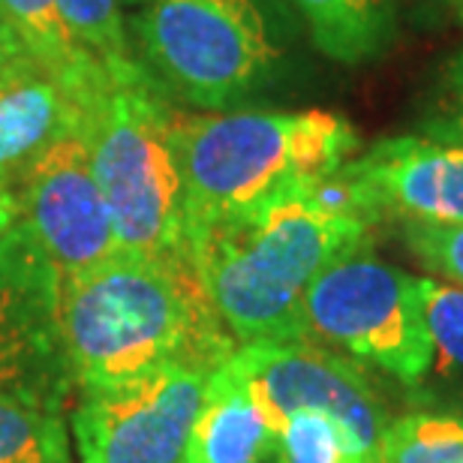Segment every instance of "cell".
Instances as JSON below:
<instances>
[{
	"label": "cell",
	"mask_w": 463,
	"mask_h": 463,
	"mask_svg": "<svg viewBox=\"0 0 463 463\" xmlns=\"http://www.w3.org/2000/svg\"><path fill=\"white\" fill-rule=\"evenodd\" d=\"M268 463H367L335 419L322 412H292L274 428Z\"/></svg>",
	"instance_id": "18"
},
{
	"label": "cell",
	"mask_w": 463,
	"mask_h": 463,
	"mask_svg": "<svg viewBox=\"0 0 463 463\" xmlns=\"http://www.w3.org/2000/svg\"><path fill=\"white\" fill-rule=\"evenodd\" d=\"M27 54H31V52H27L24 45L18 43V36L9 31L4 22H0V79H4L18 61L27 58Z\"/></svg>",
	"instance_id": "23"
},
{
	"label": "cell",
	"mask_w": 463,
	"mask_h": 463,
	"mask_svg": "<svg viewBox=\"0 0 463 463\" xmlns=\"http://www.w3.org/2000/svg\"><path fill=\"white\" fill-rule=\"evenodd\" d=\"M0 463H70L63 415L0 397Z\"/></svg>",
	"instance_id": "16"
},
{
	"label": "cell",
	"mask_w": 463,
	"mask_h": 463,
	"mask_svg": "<svg viewBox=\"0 0 463 463\" xmlns=\"http://www.w3.org/2000/svg\"><path fill=\"white\" fill-rule=\"evenodd\" d=\"M340 172L373 226L463 223V145L421 133L392 136Z\"/></svg>",
	"instance_id": "11"
},
{
	"label": "cell",
	"mask_w": 463,
	"mask_h": 463,
	"mask_svg": "<svg viewBox=\"0 0 463 463\" xmlns=\"http://www.w3.org/2000/svg\"><path fill=\"white\" fill-rule=\"evenodd\" d=\"M232 358L271 428L292 412H322L349 433L367 463H383V439L392 419L367 376L340 352L304 337L238 346Z\"/></svg>",
	"instance_id": "9"
},
{
	"label": "cell",
	"mask_w": 463,
	"mask_h": 463,
	"mask_svg": "<svg viewBox=\"0 0 463 463\" xmlns=\"http://www.w3.org/2000/svg\"><path fill=\"white\" fill-rule=\"evenodd\" d=\"M187 238L298 184L322 181L358 154L361 138L328 109H232L175 115Z\"/></svg>",
	"instance_id": "3"
},
{
	"label": "cell",
	"mask_w": 463,
	"mask_h": 463,
	"mask_svg": "<svg viewBox=\"0 0 463 463\" xmlns=\"http://www.w3.org/2000/svg\"><path fill=\"white\" fill-rule=\"evenodd\" d=\"M271 421L247 376L229 355L208 376L205 397L184 449V463H265L271 458Z\"/></svg>",
	"instance_id": "13"
},
{
	"label": "cell",
	"mask_w": 463,
	"mask_h": 463,
	"mask_svg": "<svg viewBox=\"0 0 463 463\" xmlns=\"http://www.w3.org/2000/svg\"><path fill=\"white\" fill-rule=\"evenodd\" d=\"M326 58L358 67L392 49L401 27L397 0H286Z\"/></svg>",
	"instance_id": "14"
},
{
	"label": "cell",
	"mask_w": 463,
	"mask_h": 463,
	"mask_svg": "<svg viewBox=\"0 0 463 463\" xmlns=\"http://www.w3.org/2000/svg\"><path fill=\"white\" fill-rule=\"evenodd\" d=\"M165 88L136 58L103 61L85 115L90 165L120 250L151 259L190 256L184 181Z\"/></svg>",
	"instance_id": "4"
},
{
	"label": "cell",
	"mask_w": 463,
	"mask_h": 463,
	"mask_svg": "<svg viewBox=\"0 0 463 463\" xmlns=\"http://www.w3.org/2000/svg\"><path fill=\"white\" fill-rule=\"evenodd\" d=\"M76 43L94 58L115 63L129 61L124 0H54Z\"/></svg>",
	"instance_id": "20"
},
{
	"label": "cell",
	"mask_w": 463,
	"mask_h": 463,
	"mask_svg": "<svg viewBox=\"0 0 463 463\" xmlns=\"http://www.w3.org/2000/svg\"><path fill=\"white\" fill-rule=\"evenodd\" d=\"M460 22H463V0H460Z\"/></svg>",
	"instance_id": "26"
},
{
	"label": "cell",
	"mask_w": 463,
	"mask_h": 463,
	"mask_svg": "<svg viewBox=\"0 0 463 463\" xmlns=\"http://www.w3.org/2000/svg\"><path fill=\"white\" fill-rule=\"evenodd\" d=\"M421 317L428 326L433 367L439 373H463V286L419 277Z\"/></svg>",
	"instance_id": "19"
},
{
	"label": "cell",
	"mask_w": 463,
	"mask_h": 463,
	"mask_svg": "<svg viewBox=\"0 0 463 463\" xmlns=\"http://www.w3.org/2000/svg\"><path fill=\"white\" fill-rule=\"evenodd\" d=\"M419 133L463 145V49L442 63L421 99Z\"/></svg>",
	"instance_id": "21"
},
{
	"label": "cell",
	"mask_w": 463,
	"mask_h": 463,
	"mask_svg": "<svg viewBox=\"0 0 463 463\" xmlns=\"http://www.w3.org/2000/svg\"><path fill=\"white\" fill-rule=\"evenodd\" d=\"M147 72L205 112H232L286 76L289 40L271 0H145Z\"/></svg>",
	"instance_id": "5"
},
{
	"label": "cell",
	"mask_w": 463,
	"mask_h": 463,
	"mask_svg": "<svg viewBox=\"0 0 463 463\" xmlns=\"http://www.w3.org/2000/svg\"><path fill=\"white\" fill-rule=\"evenodd\" d=\"M460 0H397V9H410L421 18H442L449 9H455Z\"/></svg>",
	"instance_id": "24"
},
{
	"label": "cell",
	"mask_w": 463,
	"mask_h": 463,
	"mask_svg": "<svg viewBox=\"0 0 463 463\" xmlns=\"http://www.w3.org/2000/svg\"><path fill=\"white\" fill-rule=\"evenodd\" d=\"M340 169L190 232L196 274L238 346L307 337L310 283L340 256L373 244L376 226Z\"/></svg>",
	"instance_id": "1"
},
{
	"label": "cell",
	"mask_w": 463,
	"mask_h": 463,
	"mask_svg": "<svg viewBox=\"0 0 463 463\" xmlns=\"http://www.w3.org/2000/svg\"><path fill=\"white\" fill-rule=\"evenodd\" d=\"M99 72L103 61L70 79L27 54L0 79V187L15 190L36 156L88 115Z\"/></svg>",
	"instance_id": "12"
},
{
	"label": "cell",
	"mask_w": 463,
	"mask_h": 463,
	"mask_svg": "<svg viewBox=\"0 0 463 463\" xmlns=\"http://www.w3.org/2000/svg\"><path fill=\"white\" fill-rule=\"evenodd\" d=\"M383 463H463V415L410 412L388 421Z\"/></svg>",
	"instance_id": "17"
},
{
	"label": "cell",
	"mask_w": 463,
	"mask_h": 463,
	"mask_svg": "<svg viewBox=\"0 0 463 463\" xmlns=\"http://www.w3.org/2000/svg\"><path fill=\"white\" fill-rule=\"evenodd\" d=\"M58 319L79 392L169 367L217 370L238 349L193 256L151 259L120 250L58 280Z\"/></svg>",
	"instance_id": "2"
},
{
	"label": "cell",
	"mask_w": 463,
	"mask_h": 463,
	"mask_svg": "<svg viewBox=\"0 0 463 463\" xmlns=\"http://www.w3.org/2000/svg\"><path fill=\"white\" fill-rule=\"evenodd\" d=\"M214 370L169 367L145 379L79 392L72 442L81 463H184L190 428Z\"/></svg>",
	"instance_id": "8"
},
{
	"label": "cell",
	"mask_w": 463,
	"mask_h": 463,
	"mask_svg": "<svg viewBox=\"0 0 463 463\" xmlns=\"http://www.w3.org/2000/svg\"><path fill=\"white\" fill-rule=\"evenodd\" d=\"M0 397L54 412L79 397L58 319V271L22 220L0 238Z\"/></svg>",
	"instance_id": "7"
},
{
	"label": "cell",
	"mask_w": 463,
	"mask_h": 463,
	"mask_svg": "<svg viewBox=\"0 0 463 463\" xmlns=\"http://www.w3.org/2000/svg\"><path fill=\"white\" fill-rule=\"evenodd\" d=\"M0 22L36 61L61 76H88L99 63L76 43L54 0H0Z\"/></svg>",
	"instance_id": "15"
},
{
	"label": "cell",
	"mask_w": 463,
	"mask_h": 463,
	"mask_svg": "<svg viewBox=\"0 0 463 463\" xmlns=\"http://www.w3.org/2000/svg\"><path fill=\"white\" fill-rule=\"evenodd\" d=\"M15 193L22 223L49 256L58 280L120 253L112 214L90 165L85 118L36 156Z\"/></svg>",
	"instance_id": "10"
},
{
	"label": "cell",
	"mask_w": 463,
	"mask_h": 463,
	"mask_svg": "<svg viewBox=\"0 0 463 463\" xmlns=\"http://www.w3.org/2000/svg\"><path fill=\"white\" fill-rule=\"evenodd\" d=\"M401 238L424 268L463 286V223H401Z\"/></svg>",
	"instance_id": "22"
},
{
	"label": "cell",
	"mask_w": 463,
	"mask_h": 463,
	"mask_svg": "<svg viewBox=\"0 0 463 463\" xmlns=\"http://www.w3.org/2000/svg\"><path fill=\"white\" fill-rule=\"evenodd\" d=\"M304 328L317 344L344 349L406 385L433 367L419 277L383 262L373 244L340 256L310 283Z\"/></svg>",
	"instance_id": "6"
},
{
	"label": "cell",
	"mask_w": 463,
	"mask_h": 463,
	"mask_svg": "<svg viewBox=\"0 0 463 463\" xmlns=\"http://www.w3.org/2000/svg\"><path fill=\"white\" fill-rule=\"evenodd\" d=\"M22 220V205H18V193L9 187H0V238Z\"/></svg>",
	"instance_id": "25"
}]
</instances>
